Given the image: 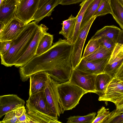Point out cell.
I'll use <instances>...</instances> for the list:
<instances>
[{
    "instance_id": "obj_1",
    "label": "cell",
    "mask_w": 123,
    "mask_h": 123,
    "mask_svg": "<svg viewBox=\"0 0 123 123\" xmlns=\"http://www.w3.org/2000/svg\"><path fill=\"white\" fill-rule=\"evenodd\" d=\"M72 47L66 39L60 38L51 47L43 53L36 55L24 66L19 68L20 78L25 82L31 74L49 63L61 58L71 55Z\"/></svg>"
},
{
    "instance_id": "obj_2",
    "label": "cell",
    "mask_w": 123,
    "mask_h": 123,
    "mask_svg": "<svg viewBox=\"0 0 123 123\" xmlns=\"http://www.w3.org/2000/svg\"><path fill=\"white\" fill-rule=\"evenodd\" d=\"M39 28V25L34 21L26 25L20 34L12 40L9 51L0 56L1 64L6 67L14 65L27 49Z\"/></svg>"
},
{
    "instance_id": "obj_3",
    "label": "cell",
    "mask_w": 123,
    "mask_h": 123,
    "mask_svg": "<svg viewBox=\"0 0 123 123\" xmlns=\"http://www.w3.org/2000/svg\"><path fill=\"white\" fill-rule=\"evenodd\" d=\"M57 89L61 104L65 111L75 108L82 96L88 93L68 81L59 83Z\"/></svg>"
},
{
    "instance_id": "obj_4",
    "label": "cell",
    "mask_w": 123,
    "mask_h": 123,
    "mask_svg": "<svg viewBox=\"0 0 123 123\" xmlns=\"http://www.w3.org/2000/svg\"><path fill=\"white\" fill-rule=\"evenodd\" d=\"M97 17L93 16L80 29L77 38L74 44L71 59L73 69L78 65L82 58V52L87 35L91 25Z\"/></svg>"
},
{
    "instance_id": "obj_5",
    "label": "cell",
    "mask_w": 123,
    "mask_h": 123,
    "mask_svg": "<svg viewBox=\"0 0 123 123\" xmlns=\"http://www.w3.org/2000/svg\"><path fill=\"white\" fill-rule=\"evenodd\" d=\"M58 83L49 76L44 92L49 107L53 113L57 117H59L65 110L61 104L57 87Z\"/></svg>"
},
{
    "instance_id": "obj_6",
    "label": "cell",
    "mask_w": 123,
    "mask_h": 123,
    "mask_svg": "<svg viewBox=\"0 0 123 123\" xmlns=\"http://www.w3.org/2000/svg\"><path fill=\"white\" fill-rule=\"evenodd\" d=\"M26 105L28 112H39L58 119L51 111L44 91L29 95Z\"/></svg>"
},
{
    "instance_id": "obj_7",
    "label": "cell",
    "mask_w": 123,
    "mask_h": 123,
    "mask_svg": "<svg viewBox=\"0 0 123 123\" xmlns=\"http://www.w3.org/2000/svg\"><path fill=\"white\" fill-rule=\"evenodd\" d=\"M97 75L73 69L68 81L78 86L88 92L95 93V84Z\"/></svg>"
},
{
    "instance_id": "obj_8",
    "label": "cell",
    "mask_w": 123,
    "mask_h": 123,
    "mask_svg": "<svg viewBox=\"0 0 123 123\" xmlns=\"http://www.w3.org/2000/svg\"><path fill=\"white\" fill-rule=\"evenodd\" d=\"M48 28L44 25H39V28L27 49L17 61L14 66L18 68L24 66L36 55V52L39 42Z\"/></svg>"
},
{
    "instance_id": "obj_9",
    "label": "cell",
    "mask_w": 123,
    "mask_h": 123,
    "mask_svg": "<svg viewBox=\"0 0 123 123\" xmlns=\"http://www.w3.org/2000/svg\"><path fill=\"white\" fill-rule=\"evenodd\" d=\"M40 0H22L17 4V17L25 25L32 21L37 10Z\"/></svg>"
},
{
    "instance_id": "obj_10",
    "label": "cell",
    "mask_w": 123,
    "mask_h": 123,
    "mask_svg": "<svg viewBox=\"0 0 123 123\" xmlns=\"http://www.w3.org/2000/svg\"><path fill=\"white\" fill-rule=\"evenodd\" d=\"M71 56L57 64L47 73L54 80L59 83L68 81L73 69Z\"/></svg>"
},
{
    "instance_id": "obj_11",
    "label": "cell",
    "mask_w": 123,
    "mask_h": 123,
    "mask_svg": "<svg viewBox=\"0 0 123 123\" xmlns=\"http://www.w3.org/2000/svg\"><path fill=\"white\" fill-rule=\"evenodd\" d=\"M123 98V85L121 81L113 77L108 84L105 95L98 98L99 101H110L116 106Z\"/></svg>"
},
{
    "instance_id": "obj_12",
    "label": "cell",
    "mask_w": 123,
    "mask_h": 123,
    "mask_svg": "<svg viewBox=\"0 0 123 123\" xmlns=\"http://www.w3.org/2000/svg\"><path fill=\"white\" fill-rule=\"evenodd\" d=\"M25 101L17 95L8 94L0 96V118L11 111L24 106Z\"/></svg>"
},
{
    "instance_id": "obj_13",
    "label": "cell",
    "mask_w": 123,
    "mask_h": 123,
    "mask_svg": "<svg viewBox=\"0 0 123 123\" xmlns=\"http://www.w3.org/2000/svg\"><path fill=\"white\" fill-rule=\"evenodd\" d=\"M123 62V45L117 43L104 70V73L113 77Z\"/></svg>"
},
{
    "instance_id": "obj_14",
    "label": "cell",
    "mask_w": 123,
    "mask_h": 123,
    "mask_svg": "<svg viewBox=\"0 0 123 123\" xmlns=\"http://www.w3.org/2000/svg\"><path fill=\"white\" fill-rule=\"evenodd\" d=\"M25 25L17 17L14 18L0 33V41L14 39L21 33Z\"/></svg>"
},
{
    "instance_id": "obj_15",
    "label": "cell",
    "mask_w": 123,
    "mask_h": 123,
    "mask_svg": "<svg viewBox=\"0 0 123 123\" xmlns=\"http://www.w3.org/2000/svg\"><path fill=\"white\" fill-rule=\"evenodd\" d=\"M110 57L103 59L92 61H87L82 58L74 69L96 75L104 73L105 68Z\"/></svg>"
},
{
    "instance_id": "obj_16",
    "label": "cell",
    "mask_w": 123,
    "mask_h": 123,
    "mask_svg": "<svg viewBox=\"0 0 123 123\" xmlns=\"http://www.w3.org/2000/svg\"><path fill=\"white\" fill-rule=\"evenodd\" d=\"M49 75L45 71L34 73L30 77L29 95L44 91L48 80Z\"/></svg>"
},
{
    "instance_id": "obj_17",
    "label": "cell",
    "mask_w": 123,
    "mask_h": 123,
    "mask_svg": "<svg viewBox=\"0 0 123 123\" xmlns=\"http://www.w3.org/2000/svg\"><path fill=\"white\" fill-rule=\"evenodd\" d=\"M61 0H50L38 8L32 18L37 24L46 17L51 15L54 8L60 4Z\"/></svg>"
},
{
    "instance_id": "obj_18",
    "label": "cell",
    "mask_w": 123,
    "mask_h": 123,
    "mask_svg": "<svg viewBox=\"0 0 123 123\" xmlns=\"http://www.w3.org/2000/svg\"><path fill=\"white\" fill-rule=\"evenodd\" d=\"M17 6L16 3H8L4 2L0 6V22L5 26L17 17L16 12Z\"/></svg>"
},
{
    "instance_id": "obj_19",
    "label": "cell",
    "mask_w": 123,
    "mask_h": 123,
    "mask_svg": "<svg viewBox=\"0 0 123 123\" xmlns=\"http://www.w3.org/2000/svg\"><path fill=\"white\" fill-rule=\"evenodd\" d=\"M121 31L119 28L113 25L105 26L98 30L91 39H98L106 37L110 39L116 43Z\"/></svg>"
},
{
    "instance_id": "obj_20",
    "label": "cell",
    "mask_w": 123,
    "mask_h": 123,
    "mask_svg": "<svg viewBox=\"0 0 123 123\" xmlns=\"http://www.w3.org/2000/svg\"><path fill=\"white\" fill-rule=\"evenodd\" d=\"M113 78L105 73L97 75L95 84V93L98 95L99 98L105 95L107 86Z\"/></svg>"
},
{
    "instance_id": "obj_21",
    "label": "cell",
    "mask_w": 123,
    "mask_h": 123,
    "mask_svg": "<svg viewBox=\"0 0 123 123\" xmlns=\"http://www.w3.org/2000/svg\"><path fill=\"white\" fill-rule=\"evenodd\" d=\"M76 19V17L71 14L67 19L63 21L62 29L59 32V34L62 35L68 42L71 43Z\"/></svg>"
},
{
    "instance_id": "obj_22",
    "label": "cell",
    "mask_w": 123,
    "mask_h": 123,
    "mask_svg": "<svg viewBox=\"0 0 123 123\" xmlns=\"http://www.w3.org/2000/svg\"><path fill=\"white\" fill-rule=\"evenodd\" d=\"M27 123H61L55 118L46 114L38 112H26Z\"/></svg>"
},
{
    "instance_id": "obj_23",
    "label": "cell",
    "mask_w": 123,
    "mask_h": 123,
    "mask_svg": "<svg viewBox=\"0 0 123 123\" xmlns=\"http://www.w3.org/2000/svg\"><path fill=\"white\" fill-rule=\"evenodd\" d=\"M93 0H85L80 4L81 8L77 16L72 44H74L79 35L81 23L86 11L91 3Z\"/></svg>"
},
{
    "instance_id": "obj_24",
    "label": "cell",
    "mask_w": 123,
    "mask_h": 123,
    "mask_svg": "<svg viewBox=\"0 0 123 123\" xmlns=\"http://www.w3.org/2000/svg\"><path fill=\"white\" fill-rule=\"evenodd\" d=\"M113 18L123 30V7L117 0H110Z\"/></svg>"
},
{
    "instance_id": "obj_25",
    "label": "cell",
    "mask_w": 123,
    "mask_h": 123,
    "mask_svg": "<svg viewBox=\"0 0 123 123\" xmlns=\"http://www.w3.org/2000/svg\"><path fill=\"white\" fill-rule=\"evenodd\" d=\"M53 37L47 32L41 38L39 43L36 52V55H41L49 49L52 46Z\"/></svg>"
},
{
    "instance_id": "obj_26",
    "label": "cell",
    "mask_w": 123,
    "mask_h": 123,
    "mask_svg": "<svg viewBox=\"0 0 123 123\" xmlns=\"http://www.w3.org/2000/svg\"><path fill=\"white\" fill-rule=\"evenodd\" d=\"M112 51L107 49L100 45L99 47L93 53L84 58L87 61H92L103 59L110 56Z\"/></svg>"
},
{
    "instance_id": "obj_27",
    "label": "cell",
    "mask_w": 123,
    "mask_h": 123,
    "mask_svg": "<svg viewBox=\"0 0 123 123\" xmlns=\"http://www.w3.org/2000/svg\"><path fill=\"white\" fill-rule=\"evenodd\" d=\"M102 0H93L87 8L82 20L80 28L83 27L93 16Z\"/></svg>"
},
{
    "instance_id": "obj_28",
    "label": "cell",
    "mask_w": 123,
    "mask_h": 123,
    "mask_svg": "<svg viewBox=\"0 0 123 123\" xmlns=\"http://www.w3.org/2000/svg\"><path fill=\"white\" fill-rule=\"evenodd\" d=\"M96 113L92 112L86 115L70 116L67 119V123H92L95 117Z\"/></svg>"
},
{
    "instance_id": "obj_29",
    "label": "cell",
    "mask_w": 123,
    "mask_h": 123,
    "mask_svg": "<svg viewBox=\"0 0 123 123\" xmlns=\"http://www.w3.org/2000/svg\"><path fill=\"white\" fill-rule=\"evenodd\" d=\"M110 0H102L97 11L93 16H101L108 14H111Z\"/></svg>"
},
{
    "instance_id": "obj_30",
    "label": "cell",
    "mask_w": 123,
    "mask_h": 123,
    "mask_svg": "<svg viewBox=\"0 0 123 123\" xmlns=\"http://www.w3.org/2000/svg\"><path fill=\"white\" fill-rule=\"evenodd\" d=\"M110 115L109 109L103 106L98 111L97 115L92 123H105Z\"/></svg>"
},
{
    "instance_id": "obj_31",
    "label": "cell",
    "mask_w": 123,
    "mask_h": 123,
    "mask_svg": "<svg viewBox=\"0 0 123 123\" xmlns=\"http://www.w3.org/2000/svg\"><path fill=\"white\" fill-rule=\"evenodd\" d=\"M100 46L98 39H91L85 48L82 58H84L91 55L97 50Z\"/></svg>"
},
{
    "instance_id": "obj_32",
    "label": "cell",
    "mask_w": 123,
    "mask_h": 123,
    "mask_svg": "<svg viewBox=\"0 0 123 123\" xmlns=\"http://www.w3.org/2000/svg\"><path fill=\"white\" fill-rule=\"evenodd\" d=\"M116 107V109L111 112L110 115L105 123H111L114 118L123 113V98Z\"/></svg>"
},
{
    "instance_id": "obj_33",
    "label": "cell",
    "mask_w": 123,
    "mask_h": 123,
    "mask_svg": "<svg viewBox=\"0 0 123 123\" xmlns=\"http://www.w3.org/2000/svg\"><path fill=\"white\" fill-rule=\"evenodd\" d=\"M98 41L100 45L104 46L107 49L112 51H113L116 44L110 39L106 37L98 39Z\"/></svg>"
},
{
    "instance_id": "obj_34",
    "label": "cell",
    "mask_w": 123,
    "mask_h": 123,
    "mask_svg": "<svg viewBox=\"0 0 123 123\" xmlns=\"http://www.w3.org/2000/svg\"><path fill=\"white\" fill-rule=\"evenodd\" d=\"M0 123H19L15 110L11 111L6 114L3 120L0 121Z\"/></svg>"
},
{
    "instance_id": "obj_35",
    "label": "cell",
    "mask_w": 123,
    "mask_h": 123,
    "mask_svg": "<svg viewBox=\"0 0 123 123\" xmlns=\"http://www.w3.org/2000/svg\"><path fill=\"white\" fill-rule=\"evenodd\" d=\"M12 43V40L0 41V56H3L8 52L11 46Z\"/></svg>"
},
{
    "instance_id": "obj_36",
    "label": "cell",
    "mask_w": 123,
    "mask_h": 123,
    "mask_svg": "<svg viewBox=\"0 0 123 123\" xmlns=\"http://www.w3.org/2000/svg\"><path fill=\"white\" fill-rule=\"evenodd\" d=\"M113 77L121 81H123V62L117 70Z\"/></svg>"
},
{
    "instance_id": "obj_37",
    "label": "cell",
    "mask_w": 123,
    "mask_h": 123,
    "mask_svg": "<svg viewBox=\"0 0 123 123\" xmlns=\"http://www.w3.org/2000/svg\"><path fill=\"white\" fill-rule=\"evenodd\" d=\"M85 0H61L59 4L62 5H68L82 2Z\"/></svg>"
},
{
    "instance_id": "obj_38",
    "label": "cell",
    "mask_w": 123,
    "mask_h": 123,
    "mask_svg": "<svg viewBox=\"0 0 123 123\" xmlns=\"http://www.w3.org/2000/svg\"><path fill=\"white\" fill-rule=\"evenodd\" d=\"M26 111L25 110L23 114L18 118L19 123H27V119L26 115Z\"/></svg>"
},
{
    "instance_id": "obj_39",
    "label": "cell",
    "mask_w": 123,
    "mask_h": 123,
    "mask_svg": "<svg viewBox=\"0 0 123 123\" xmlns=\"http://www.w3.org/2000/svg\"><path fill=\"white\" fill-rule=\"evenodd\" d=\"M111 123H123V113L114 118Z\"/></svg>"
},
{
    "instance_id": "obj_40",
    "label": "cell",
    "mask_w": 123,
    "mask_h": 123,
    "mask_svg": "<svg viewBox=\"0 0 123 123\" xmlns=\"http://www.w3.org/2000/svg\"><path fill=\"white\" fill-rule=\"evenodd\" d=\"M25 110V107L24 106L18 108L15 110L16 116L17 117L20 116Z\"/></svg>"
},
{
    "instance_id": "obj_41",
    "label": "cell",
    "mask_w": 123,
    "mask_h": 123,
    "mask_svg": "<svg viewBox=\"0 0 123 123\" xmlns=\"http://www.w3.org/2000/svg\"><path fill=\"white\" fill-rule=\"evenodd\" d=\"M117 43L123 45V30H121Z\"/></svg>"
},
{
    "instance_id": "obj_42",
    "label": "cell",
    "mask_w": 123,
    "mask_h": 123,
    "mask_svg": "<svg viewBox=\"0 0 123 123\" xmlns=\"http://www.w3.org/2000/svg\"><path fill=\"white\" fill-rule=\"evenodd\" d=\"M49 0H40L38 8L40 7L45 3Z\"/></svg>"
},
{
    "instance_id": "obj_43",
    "label": "cell",
    "mask_w": 123,
    "mask_h": 123,
    "mask_svg": "<svg viewBox=\"0 0 123 123\" xmlns=\"http://www.w3.org/2000/svg\"><path fill=\"white\" fill-rule=\"evenodd\" d=\"M4 2L8 3H16L15 0H4Z\"/></svg>"
},
{
    "instance_id": "obj_44",
    "label": "cell",
    "mask_w": 123,
    "mask_h": 123,
    "mask_svg": "<svg viewBox=\"0 0 123 123\" xmlns=\"http://www.w3.org/2000/svg\"><path fill=\"white\" fill-rule=\"evenodd\" d=\"M123 7V0H117Z\"/></svg>"
},
{
    "instance_id": "obj_45",
    "label": "cell",
    "mask_w": 123,
    "mask_h": 123,
    "mask_svg": "<svg viewBox=\"0 0 123 123\" xmlns=\"http://www.w3.org/2000/svg\"><path fill=\"white\" fill-rule=\"evenodd\" d=\"M22 0H15V2L18 4Z\"/></svg>"
},
{
    "instance_id": "obj_46",
    "label": "cell",
    "mask_w": 123,
    "mask_h": 123,
    "mask_svg": "<svg viewBox=\"0 0 123 123\" xmlns=\"http://www.w3.org/2000/svg\"><path fill=\"white\" fill-rule=\"evenodd\" d=\"M4 2V0H0V6Z\"/></svg>"
},
{
    "instance_id": "obj_47",
    "label": "cell",
    "mask_w": 123,
    "mask_h": 123,
    "mask_svg": "<svg viewBox=\"0 0 123 123\" xmlns=\"http://www.w3.org/2000/svg\"><path fill=\"white\" fill-rule=\"evenodd\" d=\"M121 83L123 85V81H121Z\"/></svg>"
}]
</instances>
